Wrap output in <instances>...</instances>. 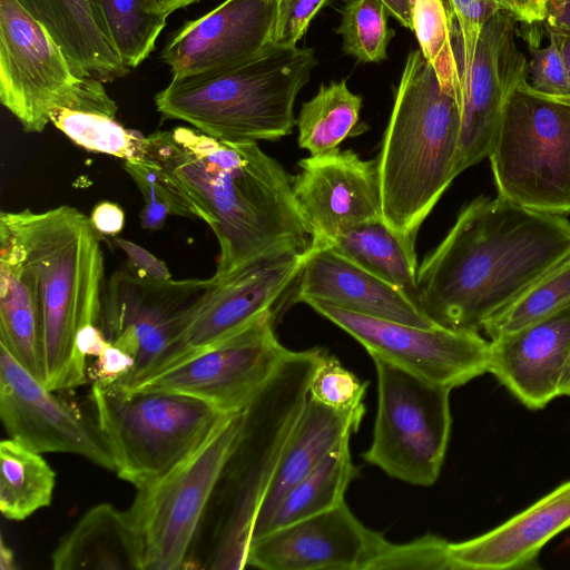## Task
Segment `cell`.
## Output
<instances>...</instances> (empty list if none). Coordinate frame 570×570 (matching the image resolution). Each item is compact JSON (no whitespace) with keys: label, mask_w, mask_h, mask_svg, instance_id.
Wrapping results in <instances>:
<instances>
[{"label":"cell","mask_w":570,"mask_h":570,"mask_svg":"<svg viewBox=\"0 0 570 570\" xmlns=\"http://www.w3.org/2000/svg\"><path fill=\"white\" fill-rule=\"evenodd\" d=\"M325 353L291 351L277 372L244 409L243 426L214 495L210 569H243L255 518L287 438L308 397L313 373Z\"/></svg>","instance_id":"cell-6"},{"label":"cell","mask_w":570,"mask_h":570,"mask_svg":"<svg viewBox=\"0 0 570 570\" xmlns=\"http://www.w3.org/2000/svg\"><path fill=\"white\" fill-rule=\"evenodd\" d=\"M147 137L148 157L217 238L214 276L268 253L309 248L293 177L257 142L223 141L184 126Z\"/></svg>","instance_id":"cell-2"},{"label":"cell","mask_w":570,"mask_h":570,"mask_svg":"<svg viewBox=\"0 0 570 570\" xmlns=\"http://www.w3.org/2000/svg\"><path fill=\"white\" fill-rule=\"evenodd\" d=\"M275 316L273 311L265 312L195 357L124 389L181 393L223 413L242 411L267 385L291 352L276 338Z\"/></svg>","instance_id":"cell-12"},{"label":"cell","mask_w":570,"mask_h":570,"mask_svg":"<svg viewBox=\"0 0 570 570\" xmlns=\"http://www.w3.org/2000/svg\"><path fill=\"white\" fill-rule=\"evenodd\" d=\"M117 109L102 81L82 78L71 104L55 110L50 122L87 150L122 160L146 158L148 137L120 125L116 120Z\"/></svg>","instance_id":"cell-28"},{"label":"cell","mask_w":570,"mask_h":570,"mask_svg":"<svg viewBox=\"0 0 570 570\" xmlns=\"http://www.w3.org/2000/svg\"><path fill=\"white\" fill-rule=\"evenodd\" d=\"M91 223L98 233L116 236L125 225L122 208L111 202H101L95 206L90 215Z\"/></svg>","instance_id":"cell-45"},{"label":"cell","mask_w":570,"mask_h":570,"mask_svg":"<svg viewBox=\"0 0 570 570\" xmlns=\"http://www.w3.org/2000/svg\"><path fill=\"white\" fill-rule=\"evenodd\" d=\"M387 12L382 0H345L335 29L342 37L344 53L364 63L385 60L393 36L387 27Z\"/></svg>","instance_id":"cell-36"},{"label":"cell","mask_w":570,"mask_h":570,"mask_svg":"<svg viewBox=\"0 0 570 570\" xmlns=\"http://www.w3.org/2000/svg\"><path fill=\"white\" fill-rule=\"evenodd\" d=\"M305 304L350 334L372 358L385 360L432 383L453 390L489 371L491 342L479 332L438 324L420 327L315 299Z\"/></svg>","instance_id":"cell-13"},{"label":"cell","mask_w":570,"mask_h":570,"mask_svg":"<svg viewBox=\"0 0 570 570\" xmlns=\"http://www.w3.org/2000/svg\"><path fill=\"white\" fill-rule=\"evenodd\" d=\"M134 368V358L109 342L100 355L96 357L91 367V377L95 381L94 383L122 384L131 375Z\"/></svg>","instance_id":"cell-43"},{"label":"cell","mask_w":570,"mask_h":570,"mask_svg":"<svg viewBox=\"0 0 570 570\" xmlns=\"http://www.w3.org/2000/svg\"><path fill=\"white\" fill-rule=\"evenodd\" d=\"M546 27L570 33V0H547Z\"/></svg>","instance_id":"cell-48"},{"label":"cell","mask_w":570,"mask_h":570,"mask_svg":"<svg viewBox=\"0 0 570 570\" xmlns=\"http://www.w3.org/2000/svg\"><path fill=\"white\" fill-rule=\"evenodd\" d=\"M489 371L530 410L561 395L570 358V304L512 334L490 341Z\"/></svg>","instance_id":"cell-22"},{"label":"cell","mask_w":570,"mask_h":570,"mask_svg":"<svg viewBox=\"0 0 570 570\" xmlns=\"http://www.w3.org/2000/svg\"><path fill=\"white\" fill-rule=\"evenodd\" d=\"M114 243L127 255V267L142 277L170 279L171 274L166 264L138 244L120 237Z\"/></svg>","instance_id":"cell-44"},{"label":"cell","mask_w":570,"mask_h":570,"mask_svg":"<svg viewBox=\"0 0 570 570\" xmlns=\"http://www.w3.org/2000/svg\"><path fill=\"white\" fill-rule=\"evenodd\" d=\"M60 46L17 0H0V101L29 134L68 107L80 81Z\"/></svg>","instance_id":"cell-14"},{"label":"cell","mask_w":570,"mask_h":570,"mask_svg":"<svg viewBox=\"0 0 570 570\" xmlns=\"http://www.w3.org/2000/svg\"><path fill=\"white\" fill-rule=\"evenodd\" d=\"M547 36L549 43L546 47L529 46L528 81L542 95L570 98V79L559 47L552 35L547 32Z\"/></svg>","instance_id":"cell-41"},{"label":"cell","mask_w":570,"mask_h":570,"mask_svg":"<svg viewBox=\"0 0 570 570\" xmlns=\"http://www.w3.org/2000/svg\"><path fill=\"white\" fill-rule=\"evenodd\" d=\"M0 419L10 439L38 453H70L115 472L109 445L94 419L28 372L0 345Z\"/></svg>","instance_id":"cell-16"},{"label":"cell","mask_w":570,"mask_h":570,"mask_svg":"<svg viewBox=\"0 0 570 570\" xmlns=\"http://www.w3.org/2000/svg\"><path fill=\"white\" fill-rule=\"evenodd\" d=\"M363 99L352 92L345 79L322 83L316 95L301 107L296 126L297 142L311 156L338 148L353 135Z\"/></svg>","instance_id":"cell-32"},{"label":"cell","mask_w":570,"mask_h":570,"mask_svg":"<svg viewBox=\"0 0 570 570\" xmlns=\"http://www.w3.org/2000/svg\"><path fill=\"white\" fill-rule=\"evenodd\" d=\"M244 410L224 414L200 443L130 507L144 540V570H178L191 547L238 441Z\"/></svg>","instance_id":"cell-9"},{"label":"cell","mask_w":570,"mask_h":570,"mask_svg":"<svg viewBox=\"0 0 570 570\" xmlns=\"http://www.w3.org/2000/svg\"><path fill=\"white\" fill-rule=\"evenodd\" d=\"M366 387L367 382L325 351L311 379L308 395L328 407L348 411L364 405Z\"/></svg>","instance_id":"cell-38"},{"label":"cell","mask_w":570,"mask_h":570,"mask_svg":"<svg viewBox=\"0 0 570 570\" xmlns=\"http://www.w3.org/2000/svg\"><path fill=\"white\" fill-rule=\"evenodd\" d=\"M449 546V541L431 534L403 544L387 541L380 554L371 562L368 570H454Z\"/></svg>","instance_id":"cell-39"},{"label":"cell","mask_w":570,"mask_h":570,"mask_svg":"<svg viewBox=\"0 0 570 570\" xmlns=\"http://www.w3.org/2000/svg\"><path fill=\"white\" fill-rule=\"evenodd\" d=\"M55 570H144V540L131 510L99 503L87 510L52 551Z\"/></svg>","instance_id":"cell-25"},{"label":"cell","mask_w":570,"mask_h":570,"mask_svg":"<svg viewBox=\"0 0 570 570\" xmlns=\"http://www.w3.org/2000/svg\"><path fill=\"white\" fill-rule=\"evenodd\" d=\"M122 167L144 197L145 204L139 215L142 228H163L168 215L195 219L188 204L177 195L153 158L147 156L141 160H124Z\"/></svg>","instance_id":"cell-37"},{"label":"cell","mask_w":570,"mask_h":570,"mask_svg":"<svg viewBox=\"0 0 570 570\" xmlns=\"http://www.w3.org/2000/svg\"><path fill=\"white\" fill-rule=\"evenodd\" d=\"M328 0H276L268 43L294 47L303 38L312 19Z\"/></svg>","instance_id":"cell-42"},{"label":"cell","mask_w":570,"mask_h":570,"mask_svg":"<svg viewBox=\"0 0 570 570\" xmlns=\"http://www.w3.org/2000/svg\"><path fill=\"white\" fill-rule=\"evenodd\" d=\"M412 31L420 51L434 69L442 87L458 95L460 73L454 51V17L448 0H412Z\"/></svg>","instance_id":"cell-34"},{"label":"cell","mask_w":570,"mask_h":570,"mask_svg":"<svg viewBox=\"0 0 570 570\" xmlns=\"http://www.w3.org/2000/svg\"><path fill=\"white\" fill-rule=\"evenodd\" d=\"M387 541L344 502L254 538L246 567L264 570H368Z\"/></svg>","instance_id":"cell-18"},{"label":"cell","mask_w":570,"mask_h":570,"mask_svg":"<svg viewBox=\"0 0 570 570\" xmlns=\"http://www.w3.org/2000/svg\"><path fill=\"white\" fill-rule=\"evenodd\" d=\"M316 66L312 48L268 43L235 67L173 77L155 96L156 109L223 141L277 140L293 132L296 97Z\"/></svg>","instance_id":"cell-5"},{"label":"cell","mask_w":570,"mask_h":570,"mask_svg":"<svg viewBox=\"0 0 570 570\" xmlns=\"http://www.w3.org/2000/svg\"><path fill=\"white\" fill-rule=\"evenodd\" d=\"M517 22L532 24L546 20L547 0H494Z\"/></svg>","instance_id":"cell-46"},{"label":"cell","mask_w":570,"mask_h":570,"mask_svg":"<svg viewBox=\"0 0 570 570\" xmlns=\"http://www.w3.org/2000/svg\"><path fill=\"white\" fill-rule=\"evenodd\" d=\"M488 158L498 196L570 214V98L542 95L522 79L508 97Z\"/></svg>","instance_id":"cell-8"},{"label":"cell","mask_w":570,"mask_h":570,"mask_svg":"<svg viewBox=\"0 0 570 570\" xmlns=\"http://www.w3.org/2000/svg\"><path fill=\"white\" fill-rule=\"evenodd\" d=\"M60 46L79 78L111 82L130 71L104 33L92 0H17Z\"/></svg>","instance_id":"cell-26"},{"label":"cell","mask_w":570,"mask_h":570,"mask_svg":"<svg viewBox=\"0 0 570 570\" xmlns=\"http://www.w3.org/2000/svg\"><path fill=\"white\" fill-rule=\"evenodd\" d=\"M292 289L293 304L315 299L371 317L420 327L436 325L404 292L330 245L309 246Z\"/></svg>","instance_id":"cell-21"},{"label":"cell","mask_w":570,"mask_h":570,"mask_svg":"<svg viewBox=\"0 0 570 570\" xmlns=\"http://www.w3.org/2000/svg\"><path fill=\"white\" fill-rule=\"evenodd\" d=\"M90 399L115 472L137 490L176 466L226 414L186 394L127 390L116 383H94Z\"/></svg>","instance_id":"cell-7"},{"label":"cell","mask_w":570,"mask_h":570,"mask_svg":"<svg viewBox=\"0 0 570 570\" xmlns=\"http://www.w3.org/2000/svg\"><path fill=\"white\" fill-rule=\"evenodd\" d=\"M99 24L128 69L141 65L156 48L167 17L149 10L146 0H92Z\"/></svg>","instance_id":"cell-33"},{"label":"cell","mask_w":570,"mask_h":570,"mask_svg":"<svg viewBox=\"0 0 570 570\" xmlns=\"http://www.w3.org/2000/svg\"><path fill=\"white\" fill-rule=\"evenodd\" d=\"M358 473L350 440L344 441L283 497L263 534L344 502L346 489Z\"/></svg>","instance_id":"cell-30"},{"label":"cell","mask_w":570,"mask_h":570,"mask_svg":"<svg viewBox=\"0 0 570 570\" xmlns=\"http://www.w3.org/2000/svg\"><path fill=\"white\" fill-rule=\"evenodd\" d=\"M560 394L570 396V358L562 375Z\"/></svg>","instance_id":"cell-53"},{"label":"cell","mask_w":570,"mask_h":570,"mask_svg":"<svg viewBox=\"0 0 570 570\" xmlns=\"http://www.w3.org/2000/svg\"><path fill=\"white\" fill-rule=\"evenodd\" d=\"M387 11L405 28L412 30V0H382Z\"/></svg>","instance_id":"cell-49"},{"label":"cell","mask_w":570,"mask_h":570,"mask_svg":"<svg viewBox=\"0 0 570 570\" xmlns=\"http://www.w3.org/2000/svg\"><path fill=\"white\" fill-rule=\"evenodd\" d=\"M56 473L41 456L13 439L0 442V511L21 521L52 501Z\"/></svg>","instance_id":"cell-31"},{"label":"cell","mask_w":570,"mask_h":570,"mask_svg":"<svg viewBox=\"0 0 570 570\" xmlns=\"http://www.w3.org/2000/svg\"><path fill=\"white\" fill-rule=\"evenodd\" d=\"M568 528L570 480L491 531L450 542V556L454 570L538 569L541 549Z\"/></svg>","instance_id":"cell-23"},{"label":"cell","mask_w":570,"mask_h":570,"mask_svg":"<svg viewBox=\"0 0 570 570\" xmlns=\"http://www.w3.org/2000/svg\"><path fill=\"white\" fill-rule=\"evenodd\" d=\"M377 411L365 462L403 482L429 487L438 480L451 432V389L373 357Z\"/></svg>","instance_id":"cell-10"},{"label":"cell","mask_w":570,"mask_h":570,"mask_svg":"<svg viewBox=\"0 0 570 570\" xmlns=\"http://www.w3.org/2000/svg\"><path fill=\"white\" fill-rule=\"evenodd\" d=\"M569 258L562 215L479 196L419 265L417 304L438 325L479 332Z\"/></svg>","instance_id":"cell-1"},{"label":"cell","mask_w":570,"mask_h":570,"mask_svg":"<svg viewBox=\"0 0 570 570\" xmlns=\"http://www.w3.org/2000/svg\"><path fill=\"white\" fill-rule=\"evenodd\" d=\"M0 225L17 239L37 296L43 384L60 391L86 382L77 336L98 325L105 291L104 255L97 229L79 209L2 212Z\"/></svg>","instance_id":"cell-3"},{"label":"cell","mask_w":570,"mask_h":570,"mask_svg":"<svg viewBox=\"0 0 570 570\" xmlns=\"http://www.w3.org/2000/svg\"><path fill=\"white\" fill-rule=\"evenodd\" d=\"M109 344L98 325L85 326L77 336V348L80 355L97 357Z\"/></svg>","instance_id":"cell-47"},{"label":"cell","mask_w":570,"mask_h":570,"mask_svg":"<svg viewBox=\"0 0 570 570\" xmlns=\"http://www.w3.org/2000/svg\"><path fill=\"white\" fill-rule=\"evenodd\" d=\"M570 304V258L541 277L508 307L490 318L484 332L494 341L538 322Z\"/></svg>","instance_id":"cell-35"},{"label":"cell","mask_w":570,"mask_h":570,"mask_svg":"<svg viewBox=\"0 0 570 570\" xmlns=\"http://www.w3.org/2000/svg\"><path fill=\"white\" fill-rule=\"evenodd\" d=\"M328 245L417 304L415 238L399 234L381 217L352 227Z\"/></svg>","instance_id":"cell-29"},{"label":"cell","mask_w":570,"mask_h":570,"mask_svg":"<svg viewBox=\"0 0 570 570\" xmlns=\"http://www.w3.org/2000/svg\"><path fill=\"white\" fill-rule=\"evenodd\" d=\"M546 31L556 39L570 79V33L554 31L548 27H546Z\"/></svg>","instance_id":"cell-51"},{"label":"cell","mask_w":570,"mask_h":570,"mask_svg":"<svg viewBox=\"0 0 570 570\" xmlns=\"http://www.w3.org/2000/svg\"><path fill=\"white\" fill-rule=\"evenodd\" d=\"M200 0H146L150 11L168 17L173 12L189 7Z\"/></svg>","instance_id":"cell-50"},{"label":"cell","mask_w":570,"mask_h":570,"mask_svg":"<svg viewBox=\"0 0 570 570\" xmlns=\"http://www.w3.org/2000/svg\"><path fill=\"white\" fill-rule=\"evenodd\" d=\"M293 193L313 246L331 244L362 223L382 217L376 163L338 148L298 161Z\"/></svg>","instance_id":"cell-19"},{"label":"cell","mask_w":570,"mask_h":570,"mask_svg":"<svg viewBox=\"0 0 570 570\" xmlns=\"http://www.w3.org/2000/svg\"><path fill=\"white\" fill-rule=\"evenodd\" d=\"M517 21L499 10L485 24L469 67H459L461 135L456 174L488 157L512 89L528 77Z\"/></svg>","instance_id":"cell-17"},{"label":"cell","mask_w":570,"mask_h":570,"mask_svg":"<svg viewBox=\"0 0 570 570\" xmlns=\"http://www.w3.org/2000/svg\"><path fill=\"white\" fill-rule=\"evenodd\" d=\"M454 17L453 41L458 65L469 67L485 24L501 10L494 0H448Z\"/></svg>","instance_id":"cell-40"},{"label":"cell","mask_w":570,"mask_h":570,"mask_svg":"<svg viewBox=\"0 0 570 570\" xmlns=\"http://www.w3.org/2000/svg\"><path fill=\"white\" fill-rule=\"evenodd\" d=\"M461 108L420 49L406 57L375 159L383 220L399 234L417 232L458 176Z\"/></svg>","instance_id":"cell-4"},{"label":"cell","mask_w":570,"mask_h":570,"mask_svg":"<svg viewBox=\"0 0 570 570\" xmlns=\"http://www.w3.org/2000/svg\"><path fill=\"white\" fill-rule=\"evenodd\" d=\"M307 250L268 253L226 275H213L210 285L184 313L164 352L144 379L195 357L265 312L276 314L275 306L284 295L287 298Z\"/></svg>","instance_id":"cell-11"},{"label":"cell","mask_w":570,"mask_h":570,"mask_svg":"<svg viewBox=\"0 0 570 570\" xmlns=\"http://www.w3.org/2000/svg\"><path fill=\"white\" fill-rule=\"evenodd\" d=\"M210 283V278L142 277L127 266L110 275L98 326L108 342L135 361L131 375L119 386L128 387L148 375L184 313Z\"/></svg>","instance_id":"cell-15"},{"label":"cell","mask_w":570,"mask_h":570,"mask_svg":"<svg viewBox=\"0 0 570 570\" xmlns=\"http://www.w3.org/2000/svg\"><path fill=\"white\" fill-rule=\"evenodd\" d=\"M364 413V405L338 411L308 395L259 504L252 540L263 534L277 505L292 487L316 468L334 449L351 439L358 430Z\"/></svg>","instance_id":"cell-24"},{"label":"cell","mask_w":570,"mask_h":570,"mask_svg":"<svg viewBox=\"0 0 570 570\" xmlns=\"http://www.w3.org/2000/svg\"><path fill=\"white\" fill-rule=\"evenodd\" d=\"M0 548V568L1 570L14 569L13 553L9 547L6 546L4 541L1 540Z\"/></svg>","instance_id":"cell-52"},{"label":"cell","mask_w":570,"mask_h":570,"mask_svg":"<svg viewBox=\"0 0 570 570\" xmlns=\"http://www.w3.org/2000/svg\"><path fill=\"white\" fill-rule=\"evenodd\" d=\"M0 345L43 383L40 314L20 246L0 225Z\"/></svg>","instance_id":"cell-27"},{"label":"cell","mask_w":570,"mask_h":570,"mask_svg":"<svg viewBox=\"0 0 570 570\" xmlns=\"http://www.w3.org/2000/svg\"><path fill=\"white\" fill-rule=\"evenodd\" d=\"M275 12L276 0H225L177 29L160 58L173 77L235 67L268 45Z\"/></svg>","instance_id":"cell-20"}]
</instances>
